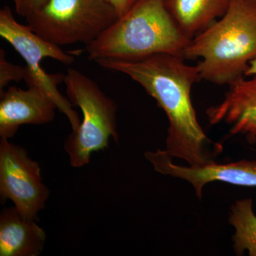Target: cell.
<instances>
[{"mask_svg":"<svg viewBox=\"0 0 256 256\" xmlns=\"http://www.w3.org/2000/svg\"><path fill=\"white\" fill-rule=\"evenodd\" d=\"M228 222L235 229L233 236L235 254L242 256L248 252L249 256H256V215L252 198L236 202L230 208Z\"/></svg>","mask_w":256,"mask_h":256,"instance_id":"obj_13","label":"cell"},{"mask_svg":"<svg viewBox=\"0 0 256 256\" xmlns=\"http://www.w3.org/2000/svg\"><path fill=\"white\" fill-rule=\"evenodd\" d=\"M0 36L26 62L24 80L28 86H36L46 92L58 110L66 116L72 130H76L80 124L78 112L74 110L70 101L58 90V85L64 82L65 74H47L40 65L42 60L46 58L70 65L75 60L74 56L42 38L28 25L18 23L8 6L0 10Z\"/></svg>","mask_w":256,"mask_h":256,"instance_id":"obj_6","label":"cell"},{"mask_svg":"<svg viewBox=\"0 0 256 256\" xmlns=\"http://www.w3.org/2000/svg\"><path fill=\"white\" fill-rule=\"evenodd\" d=\"M144 156L160 174L181 178L191 184L200 200L204 188L213 182L256 188V160H242L226 164L210 160L197 166H182L173 162L174 158L166 150L146 152Z\"/></svg>","mask_w":256,"mask_h":256,"instance_id":"obj_8","label":"cell"},{"mask_svg":"<svg viewBox=\"0 0 256 256\" xmlns=\"http://www.w3.org/2000/svg\"><path fill=\"white\" fill-rule=\"evenodd\" d=\"M50 190L42 182L41 168L28 156L22 146L1 138L0 140V198L11 200L24 218L36 220L44 208Z\"/></svg>","mask_w":256,"mask_h":256,"instance_id":"obj_7","label":"cell"},{"mask_svg":"<svg viewBox=\"0 0 256 256\" xmlns=\"http://www.w3.org/2000/svg\"><path fill=\"white\" fill-rule=\"evenodd\" d=\"M118 18L108 0H46L26 20L35 33L54 44L86 46Z\"/></svg>","mask_w":256,"mask_h":256,"instance_id":"obj_5","label":"cell"},{"mask_svg":"<svg viewBox=\"0 0 256 256\" xmlns=\"http://www.w3.org/2000/svg\"><path fill=\"white\" fill-rule=\"evenodd\" d=\"M191 41L178 28L164 0H137L86 47L88 60L96 62L138 60L160 54L184 58Z\"/></svg>","mask_w":256,"mask_h":256,"instance_id":"obj_2","label":"cell"},{"mask_svg":"<svg viewBox=\"0 0 256 256\" xmlns=\"http://www.w3.org/2000/svg\"><path fill=\"white\" fill-rule=\"evenodd\" d=\"M14 3L16 14L24 18L33 14L40 9L46 0H12Z\"/></svg>","mask_w":256,"mask_h":256,"instance_id":"obj_15","label":"cell"},{"mask_svg":"<svg viewBox=\"0 0 256 256\" xmlns=\"http://www.w3.org/2000/svg\"><path fill=\"white\" fill-rule=\"evenodd\" d=\"M114 6L118 16H122L129 8V0H108Z\"/></svg>","mask_w":256,"mask_h":256,"instance_id":"obj_16","label":"cell"},{"mask_svg":"<svg viewBox=\"0 0 256 256\" xmlns=\"http://www.w3.org/2000/svg\"><path fill=\"white\" fill-rule=\"evenodd\" d=\"M256 76V58L252 60L249 64L248 68L245 73L246 76Z\"/></svg>","mask_w":256,"mask_h":256,"instance_id":"obj_17","label":"cell"},{"mask_svg":"<svg viewBox=\"0 0 256 256\" xmlns=\"http://www.w3.org/2000/svg\"><path fill=\"white\" fill-rule=\"evenodd\" d=\"M176 56L160 54L131 60H100V66L120 72L142 86L164 111L168 121L166 150L190 166L212 160L208 139L197 119L191 90L200 80L196 66L188 65Z\"/></svg>","mask_w":256,"mask_h":256,"instance_id":"obj_1","label":"cell"},{"mask_svg":"<svg viewBox=\"0 0 256 256\" xmlns=\"http://www.w3.org/2000/svg\"><path fill=\"white\" fill-rule=\"evenodd\" d=\"M178 28L190 40L206 30L228 10L230 0H164Z\"/></svg>","mask_w":256,"mask_h":256,"instance_id":"obj_12","label":"cell"},{"mask_svg":"<svg viewBox=\"0 0 256 256\" xmlns=\"http://www.w3.org/2000/svg\"><path fill=\"white\" fill-rule=\"evenodd\" d=\"M25 66L16 65L8 62L4 50H0V92L10 82H20L24 80Z\"/></svg>","mask_w":256,"mask_h":256,"instance_id":"obj_14","label":"cell"},{"mask_svg":"<svg viewBox=\"0 0 256 256\" xmlns=\"http://www.w3.org/2000/svg\"><path fill=\"white\" fill-rule=\"evenodd\" d=\"M183 57L202 58L200 80L229 85L245 77L256 58V0H230L225 14L192 40Z\"/></svg>","mask_w":256,"mask_h":256,"instance_id":"obj_3","label":"cell"},{"mask_svg":"<svg viewBox=\"0 0 256 256\" xmlns=\"http://www.w3.org/2000/svg\"><path fill=\"white\" fill-rule=\"evenodd\" d=\"M136 1H137V0H129V8H130ZM129 8H128V9H129Z\"/></svg>","mask_w":256,"mask_h":256,"instance_id":"obj_18","label":"cell"},{"mask_svg":"<svg viewBox=\"0 0 256 256\" xmlns=\"http://www.w3.org/2000/svg\"><path fill=\"white\" fill-rule=\"evenodd\" d=\"M64 82L69 100L82 111V120L64 144L70 164L80 168L90 163L92 153L108 146L110 138L118 142L117 104L92 78L68 68Z\"/></svg>","mask_w":256,"mask_h":256,"instance_id":"obj_4","label":"cell"},{"mask_svg":"<svg viewBox=\"0 0 256 256\" xmlns=\"http://www.w3.org/2000/svg\"><path fill=\"white\" fill-rule=\"evenodd\" d=\"M36 220H26L14 207L0 214V256H38L46 242Z\"/></svg>","mask_w":256,"mask_h":256,"instance_id":"obj_11","label":"cell"},{"mask_svg":"<svg viewBox=\"0 0 256 256\" xmlns=\"http://www.w3.org/2000/svg\"><path fill=\"white\" fill-rule=\"evenodd\" d=\"M224 100L207 109L210 124L226 122L233 134H244L249 142H256V76L242 77L229 84Z\"/></svg>","mask_w":256,"mask_h":256,"instance_id":"obj_10","label":"cell"},{"mask_svg":"<svg viewBox=\"0 0 256 256\" xmlns=\"http://www.w3.org/2000/svg\"><path fill=\"white\" fill-rule=\"evenodd\" d=\"M57 107L48 95L36 86L28 90L10 86L0 92V137H14L25 124H48L55 118Z\"/></svg>","mask_w":256,"mask_h":256,"instance_id":"obj_9","label":"cell"}]
</instances>
